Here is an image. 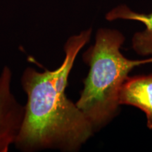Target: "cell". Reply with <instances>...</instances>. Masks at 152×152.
Instances as JSON below:
<instances>
[{"label": "cell", "mask_w": 152, "mask_h": 152, "mask_svg": "<svg viewBox=\"0 0 152 152\" xmlns=\"http://www.w3.org/2000/svg\"><path fill=\"white\" fill-rule=\"evenodd\" d=\"M106 19L109 21L123 19L142 23L146 29L133 36L132 49L141 56H152V12L138 13L131 10L127 5L121 4L109 11L106 14Z\"/></svg>", "instance_id": "cell-5"}, {"label": "cell", "mask_w": 152, "mask_h": 152, "mask_svg": "<svg viewBox=\"0 0 152 152\" xmlns=\"http://www.w3.org/2000/svg\"><path fill=\"white\" fill-rule=\"evenodd\" d=\"M118 103L143 111L147 116V127L152 130V74L128 76L120 88Z\"/></svg>", "instance_id": "cell-4"}, {"label": "cell", "mask_w": 152, "mask_h": 152, "mask_svg": "<svg viewBox=\"0 0 152 152\" xmlns=\"http://www.w3.org/2000/svg\"><path fill=\"white\" fill-rule=\"evenodd\" d=\"M124 41V35L118 30L100 28L95 43L83 54L90 71L75 104L94 130L107 124L116 114L120 88L129 73L136 66L152 63V57L139 61L125 58L120 51Z\"/></svg>", "instance_id": "cell-2"}, {"label": "cell", "mask_w": 152, "mask_h": 152, "mask_svg": "<svg viewBox=\"0 0 152 152\" xmlns=\"http://www.w3.org/2000/svg\"><path fill=\"white\" fill-rule=\"evenodd\" d=\"M92 32L89 28L68 38L64 60L56 69H25L20 82L27 103L23 124L14 144L18 149L75 151L92 136V124L65 92L77 55L90 41Z\"/></svg>", "instance_id": "cell-1"}, {"label": "cell", "mask_w": 152, "mask_h": 152, "mask_svg": "<svg viewBox=\"0 0 152 152\" xmlns=\"http://www.w3.org/2000/svg\"><path fill=\"white\" fill-rule=\"evenodd\" d=\"M12 73L4 66L0 74V152H7L21 130L25 118L22 106L11 92Z\"/></svg>", "instance_id": "cell-3"}]
</instances>
